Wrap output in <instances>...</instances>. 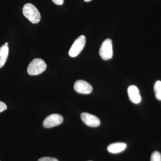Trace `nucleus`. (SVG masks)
Wrapping results in <instances>:
<instances>
[{
    "label": "nucleus",
    "mask_w": 161,
    "mask_h": 161,
    "mask_svg": "<svg viewBox=\"0 0 161 161\" xmlns=\"http://www.w3.org/2000/svg\"><path fill=\"white\" fill-rule=\"evenodd\" d=\"M23 14L24 16L33 24L40 22L41 15L36 6L31 3H27L23 6Z\"/></svg>",
    "instance_id": "nucleus-1"
},
{
    "label": "nucleus",
    "mask_w": 161,
    "mask_h": 161,
    "mask_svg": "<svg viewBox=\"0 0 161 161\" xmlns=\"http://www.w3.org/2000/svg\"><path fill=\"white\" fill-rule=\"evenodd\" d=\"M47 64L44 60L40 58H36L29 64L27 73L30 75H39L45 70Z\"/></svg>",
    "instance_id": "nucleus-2"
},
{
    "label": "nucleus",
    "mask_w": 161,
    "mask_h": 161,
    "mask_svg": "<svg viewBox=\"0 0 161 161\" xmlns=\"http://www.w3.org/2000/svg\"><path fill=\"white\" fill-rule=\"evenodd\" d=\"M86 37L81 35L75 40L70 48L69 54L72 58H75L78 56L82 51L86 44Z\"/></svg>",
    "instance_id": "nucleus-3"
},
{
    "label": "nucleus",
    "mask_w": 161,
    "mask_h": 161,
    "mask_svg": "<svg viewBox=\"0 0 161 161\" xmlns=\"http://www.w3.org/2000/svg\"><path fill=\"white\" fill-rule=\"evenodd\" d=\"M99 55L104 60L112 59L113 56L112 41L111 39H107L103 42L99 51Z\"/></svg>",
    "instance_id": "nucleus-4"
},
{
    "label": "nucleus",
    "mask_w": 161,
    "mask_h": 161,
    "mask_svg": "<svg viewBox=\"0 0 161 161\" xmlns=\"http://www.w3.org/2000/svg\"><path fill=\"white\" fill-rule=\"evenodd\" d=\"M63 118L59 114H53L49 115L45 119L43 122V125L46 128H51L57 126L62 123Z\"/></svg>",
    "instance_id": "nucleus-5"
},
{
    "label": "nucleus",
    "mask_w": 161,
    "mask_h": 161,
    "mask_svg": "<svg viewBox=\"0 0 161 161\" xmlns=\"http://www.w3.org/2000/svg\"><path fill=\"white\" fill-rule=\"evenodd\" d=\"M74 89L79 94L87 95L92 93V87L90 84L85 80H79L75 81Z\"/></svg>",
    "instance_id": "nucleus-6"
},
{
    "label": "nucleus",
    "mask_w": 161,
    "mask_h": 161,
    "mask_svg": "<svg viewBox=\"0 0 161 161\" xmlns=\"http://www.w3.org/2000/svg\"><path fill=\"white\" fill-rule=\"evenodd\" d=\"M80 118L84 123L89 127H98L100 124V121L98 117L86 112L81 113Z\"/></svg>",
    "instance_id": "nucleus-7"
},
{
    "label": "nucleus",
    "mask_w": 161,
    "mask_h": 161,
    "mask_svg": "<svg viewBox=\"0 0 161 161\" xmlns=\"http://www.w3.org/2000/svg\"><path fill=\"white\" fill-rule=\"evenodd\" d=\"M128 94L130 101L132 103L138 104L141 102L142 98L138 88L134 85H131L128 89Z\"/></svg>",
    "instance_id": "nucleus-8"
},
{
    "label": "nucleus",
    "mask_w": 161,
    "mask_h": 161,
    "mask_svg": "<svg viewBox=\"0 0 161 161\" xmlns=\"http://www.w3.org/2000/svg\"><path fill=\"white\" fill-rule=\"evenodd\" d=\"M126 148V144L123 142H116L109 145L107 150L110 153H118L123 152Z\"/></svg>",
    "instance_id": "nucleus-9"
},
{
    "label": "nucleus",
    "mask_w": 161,
    "mask_h": 161,
    "mask_svg": "<svg viewBox=\"0 0 161 161\" xmlns=\"http://www.w3.org/2000/svg\"><path fill=\"white\" fill-rule=\"evenodd\" d=\"M9 50L8 45L4 44L0 47V68L3 67L6 62L9 54Z\"/></svg>",
    "instance_id": "nucleus-10"
},
{
    "label": "nucleus",
    "mask_w": 161,
    "mask_h": 161,
    "mask_svg": "<svg viewBox=\"0 0 161 161\" xmlns=\"http://www.w3.org/2000/svg\"><path fill=\"white\" fill-rule=\"evenodd\" d=\"M154 92L157 99L161 100V81L160 80H158L154 84Z\"/></svg>",
    "instance_id": "nucleus-11"
},
{
    "label": "nucleus",
    "mask_w": 161,
    "mask_h": 161,
    "mask_svg": "<svg viewBox=\"0 0 161 161\" xmlns=\"http://www.w3.org/2000/svg\"><path fill=\"white\" fill-rule=\"evenodd\" d=\"M150 161H161V153L158 151L153 153Z\"/></svg>",
    "instance_id": "nucleus-12"
},
{
    "label": "nucleus",
    "mask_w": 161,
    "mask_h": 161,
    "mask_svg": "<svg viewBox=\"0 0 161 161\" xmlns=\"http://www.w3.org/2000/svg\"><path fill=\"white\" fill-rule=\"evenodd\" d=\"M38 161H59L57 158H54L49 157H45L41 158L38 160Z\"/></svg>",
    "instance_id": "nucleus-13"
},
{
    "label": "nucleus",
    "mask_w": 161,
    "mask_h": 161,
    "mask_svg": "<svg viewBox=\"0 0 161 161\" xmlns=\"http://www.w3.org/2000/svg\"><path fill=\"white\" fill-rule=\"evenodd\" d=\"M7 109V106L3 102L0 101V113Z\"/></svg>",
    "instance_id": "nucleus-14"
},
{
    "label": "nucleus",
    "mask_w": 161,
    "mask_h": 161,
    "mask_svg": "<svg viewBox=\"0 0 161 161\" xmlns=\"http://www.w3.org/2000/svg\"><path fill=\"white\" fill-rule=\"evenodd\" d=\"M55 4L58 5H62L64 3V0H52Z\"/></svg>",
    "instance_id": "nucleus-15"
},
{
    "label": "nucleus",
    "mask_w": 161,
    "mask_h": 161,
    "mask_svg": "<svg viewBox=\"0 0 161 161\" xmlns=\"http://www.w3.org/2000/svg\"><path fill=\"white\" fill-rule=\"evenodd\" d=\"M84 1L85 2H91V1H92V0H84Z\"/></svg>",
    "instance_id": "nucleus-16"
},
{
    "label": "nucleus",
    "mask_w": 161,
    "mask_h": 161,
    "mask_svg": "<svg viewBox=\"0 0 161 161\" xmlns=\"http://www.w3.org/2000/svg\"><path fill=\"white\" fill-rule=\"evenodd\" d=\"M5 45H8V43H7V42H6V43H5Z\"/></svg>",
    "instance_id": "nucleus-17"
},
{
    "label": "nucleus",
    "mask_w": 161,
    "mask_h": 161,
    "mask_svg": "<svg viewBox=\"0 0 161 161\" xmlns=\"http://www.w3.org/2000/svg\"></svg>",
    "instance_id": "nucleus-18"
}]
</instances>
